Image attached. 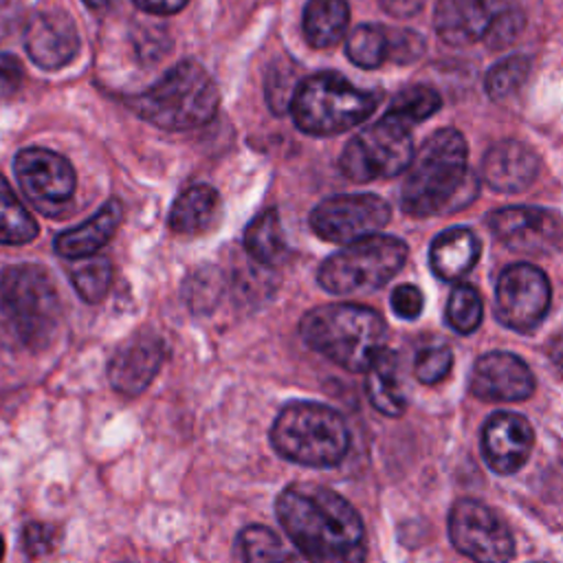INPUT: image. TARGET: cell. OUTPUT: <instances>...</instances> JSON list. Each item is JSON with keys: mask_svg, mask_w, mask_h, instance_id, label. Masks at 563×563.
Segmentation results:
<instances>
[{"mask_svg": "<svg viewBox=\"0 0 563 563\" xmlns=\"http://www.w3.org/2000/svg\"><path fill=\"white\" fill-rule=\"evenodd\" d=\"M275 512L299 552L310 563H365V528L354 506L314 482L286 486Z\"/></svg>", "mask_w": 563, "mask_h": 563, "instance_id": "1", "label": "cell"}, {"mask_svg": "<svg viewBox=\"0 0 563 563\" xmlns=\"http://www.w3.org/2000/svg\"><path fill=\"white\" fill-rule=\"evenodd\" d=\"M477 196V178L468 172V145L462 132L442 128L413 154L400 205L416 218L451 213Z\"/></svg>", "mask_w": 563, "mask_h": 563, "instance_id": "2", "label": "cell"}, {"mask_svg": "<svg viewBox=\"0 0 563 563\" xmlns=\"http://www.w3.org/2000/svg\"><path fill=\"white\" fill-rule=\"evenodd\" d=\"M299 334L308 347L347 372H367L385 350L387 328L383 317L356 303L319 306L303 314Z\"/></svg>", "mask_w": 563, "mask_h": 563, "instance_id": "3", "label": "cell"}, {"mask_svg": "<svg viewBox=\"0 0 563 563\" xmlns=\"http://www.w3.org/2000/svg\"><path fill=\"white\" fill-rule=\"evenodd\" d=\"M218 106L220 90L213 77L191 59L169 68L130 101V108L143 121L167 132H185L209 123Z\"/></svg>", "mask_w": 563, "mask_h": 563, "instance_id": "4", "label": "cell"}, {"mask_svg": "<svg viewBox=\"0 0 563 563\" xmlns=\"http://www.w3.org/2000/svg\"><path fill=\"white\" fill-rule=\"evenodd\" d=\"M271 444L284 460L325 468L345 457L350 431L341 413L328 405L290 402L271 427Z\"/></svg>", "mask_w": 563, "mask_h": 563, "instance_id": "5", "label": "cell"}, {"mask_svg": "<svg viewBox=\"0 0 563 563\" xmlns=\"http://www.w3.org/2000/svg\"><path fill=\"white\" fill-rule=\"evenodd\" d=\"M376 95L352 86L336 73H317L297 84L290 114L312 136H334L363 123L376 110Z\"/></svg>", "mask_w": 563, "mask_h": 563, "instance_id": "6", "label": "cell"}, {"mask_svg": "<svg viewBox=\"0 0 563 563\" xmlns=\"http://www.w3.org/2000/svg\"><path fill=\"white\" fill-rule=\"evenodd\" d=\"M59 295L37 264H15L0 275V312L29 347H44L59 323Z\"/></svg>", "mask_w": 563, "mask_h": 563, "instance_id": "7", "label": "cell"}, {"mask_svg": "<svg viewBox=\"0 0 563 563\" xmlns=\"http://www.w3.org/2000/svg\"><path fill=\"white\" fill-rule=\"evenodd\" d=\"M407 251V244L394 235L363 238L330 255L319 266L317 282L332 295L376 290L402 268Z\"/></svg>", "mask_w": 563, "mask_h": 563, "instance_id": "8", "label": "cell"}, {"mask_svg": "<svg viewBox=\"0 0 563 563\" xmlns=\"http://www.w3.org/2000/svg\"><path fill=\"white\" fill-rule=\"evenodd\" d=\"M413 161L411 125L385 112L376 123L352 136L345 145L339 167L354 183L394 178L409 169Z\"/></svg>", "mask_w": 563, "mask_h": 563, "instance_id": "9", "label": "cell"}, {"mask_svg": "<svg viewBox=\"0 0 563 563\" xmlns=\"http://www.w3.org/2000/svg\"><path fill=\"white\" fill-rule=\"evenodd\" d=\"M13 172L26 200L40 213L59 218L70 209L77 176L66 156L46 147H24L13 158Z\"/></svg>", "mask_w": 563, "mask_h": 563, "instance_id": "10", "label": "cell"}, {"mask_svg": "<svg viewBox=\"0 0 563 563\" xmlns=\"http://www.w3.org/2000/svg\"><path fill=\"white\" fill-rule=\"evenodd\" d=\"M389 218V205L376 194H339L310 211V229L325 242L352 244L376 235Z\"/></svg>", "mask_w": 563, "mask_h": 563, "instance_id": "11", "label": "cell"}, {"mask_svg": "<svg viewBox=\"0 0 563 563\" xmlns=\"http://www.w3.org/2000/svg\"><path fill=\"white\" fill-rule=\"evenodd\" d=\"M449 537L475 563H508L515 541L508 526L482 501L460 499L449 512Z\"/></svg>", "mask_w": 563, "mask_h": 563, "instance_id": "12", "label": "cell"}, {"mask_svg": "<svg viewBox=\"0 0 563 563\" xmlns=\"http://www.w3.org/2000/svg\"><path fill=\"white\" fill-rule=\"evenodd\" d=\"M550 308V282L545 273L532 264L519 262L497 277L495 314L517 332L534 330Z\"/></svg>", "mask_w": 563, "mask_h": 563, "instance_id": "13", "label": "cell"}, {"mask_svg": "<svg viewBox=\"0 0 563 563\" xmlns=\"http://www.w3.org/2000/svg\"><path fill=\"white\" fill-rule=\"evenodd\" d=\"M490 231L508 249L526 255H545L563 244L561 218L541 207H504L488 216Z\"/></svg>", "mask_w": 563, "mask_h": 563, "instance_id": "14", "label": "cell"}, {"mask_svg": "<svg viewBox=\"0 0 563 563\" xmlns=\"http://www.w3.org/2000/svg\"><path fill=\"white\" fill-rule=\"evenodd\" d=\"M79 44L77 26L64 9H42L26 20L24 51L44 70H55L73 62Z\"/></svg>", "mask_w": 563, "mask_h": 563, "instance_id": "15", "label": "cell"}, {"mask_svg": "<svg viewBox=\"0 0 563 563\" xmlns=\"http://www.w3.org/2000/svg\"><path fill=\"white\" fill-rule=\"evenodd\" d=\"M512 9V0H438L433 24L446 44L466 46L486 42L497 20Z\"/></svg>", "mask_w": 563, "mask_h": 563, "instance_id": "16", "label": "cell"}, {"mask_svg": "<svg viewBox=\"0 0 563 563\" xmlns=\"http://www.w3.org/2000/svg\"><path fill=\"white\" fill-rule=\"evenodd\" d=\"M468 389L479 400L517 402L532 396L534 376L517 354L488 352L475 361Z\"/></svg>", "mask_w": 563, "mask_h": 563, "instance_id": "17", "label": "cell"}, {"mask_svg": "<svg viewBox=\"0 0 563 563\" xmlns=\"http://www.w3.org/2000/svg\"><path fill=\"white\" fill-rule=\"evenodd\" d=\"M165 361V343L154 332H136L112 354L110 385L123 396H139L150 387Z\"/></svg>", "mask_w": 563, "mask_h": 563, "instance_id": "18", "label": "cell"}, {"mask_svg": "<svg viewBox=\"0 0 563 563\" xmlns=\"http://www.w3.org/2000/svg\"><path fill=\"white\" fill-rule=\"evenodd\" d=\"M532 442V424L521 413L497 411L482 429L484 460L499 475L517 473L528 462Z\"/></svg>", "mask_w": 563, "mask_h": 563, "instance_id": "19", "label": "cell"}, {"mask_svg": "<svg viewBox=\"0 0 563 563\" xmlns=\"http://www.w3.org/2000/svg\"><path fill=\"white\" fill-rule=\"evenodd\" d=\"M537 174L539 156L534 150L515 139L495 143L482 161V176L486 185L499 194H519L528 189Z\"/></svg>", "mask_w": 563, "mask_h": 563, "instance_id": "20", "label": "cell"}, {"mask_svg": "<svg viewBox=\"0 0 563 563\" xmlns=\"http://www.w3.org/2000/svg\"><path fill=\"white\" fill-rule=\"evenodd\" d=\"M121 220H123V207L117 198H112L84 224L57 233L55 251L68 260L90 257L110 242Z\"/></svg>", "mask_w": 563, "mask_h": 563, "instance_id": "21", "label": "cell"}, {"mask_svg": "<svg viewBox=\"0 0 563 563\" xmlns=\"http://www.w3.org/2000/svg\"><path fill=\"white\" fill-rule=\"evenodd\" d=\"M479 257V240L471 229L453 227L442 231L429 249L431 271L444 279L455 282L466 275Z\"/></svg>", "mask_w": 563, "mask_h": 563, "instance_id": "22", "label": "cell"}, {"mask_svg": "<svg viewBox=\"0 0 563 563\" xmlns=\"http://www.w3.org/2000/svg\"><path fill=\"white\" fill-rule=\"evenodd\" d=\"M220 211V194L211 185H191L172 205L167 227L178 235H198L213 227Z\"/></svg>", "mask_w": 563, "mask_h": 563, "instance_id": "23", "label": "cell"}, {"mask_svg": "<svg viewBox=\"0 0 563 563\" xmlns=\"http://www.w3.org/2000/svg\"><path fill=\"white\" fill-rule=\"evenodd\" d=\"M365 391L374 409H378L380 413L400 416L405 411L407 398L398 374V356L391 350L385 347L367 367Z\"/></svg>", "mask_w": 563, "mask_h": 563, "instance_id": "24", "label": "cell"}, {"mask_svg": "<svg viewBox=\"0 0 563 563\" xmlns=\"http://www.w3.org/2000/svg\"><path fill=\"white\" fill-rule=\"evenodd\" d=\"M350 22L347 0H308L303 9V35L314 48L336 44Z\"/></svg>", "mask_w": 563, "mask_h": 563, "instance_id": "25", "label": "cell"}, {"mask_svg": "<svg viewBox=\"0 0 563 563\" xmlns=\"http://www.w3.org/2000/svg\"><path fill=\"white\" fill-rule=\"evenodd\" d=\"M244 249L260 264H275L284 253V231L275 209L262 211L244 231Z\"/></svg>", "mask_w": 563, "mask_h": 563, "instance_id": "26", "label": "cell"}, {"mask_svg": "<svg viewBox=\"0 0 563 563\" xmlns=\"http://www.w3.org/2000/svg\"><path fill=\"white\" fill-rule=\"evenodd\" d=\"M37 222L0 176V244H26L37 235Z\"/></svg>", "mask_w": 563, "mask_h": 563, "instance_id": "27", "label": "cell"}, {"mask_svg": "<svg viewBox=\"0 0 563 563\" xmlns=\"http://www.w3.org/2000/svg\"><path fill=\"white\" fill-rule=\"evenodd\" d=\"M242 563H297L295 554L266 526H246L238 534Z\"/></svg>", "mask_w": 563, "mask_h": 563, "instance_id": "28", "label": "cell"}, {"mask_svg": "<svg viewBox=\"0 0 563 563\" xmlns=\"http://www.w3.org/2000/svg\"><path fill=\"white\" fill-rule=\"evenodd\" d=\"M389 31L378 24H358L345 42L347 57L361 68H378L389 57Z\"/></svg>", "mask_w": 563, "mask_h": 563, "instance_id": "29", "label": "cell"}, {"mask_svg": "<svg viewBox=\"0 0 563 563\" xmlns=\"http://www.w3.org/2000/svg\"><path fill=\"white\" fill-rule=\"evenodd\" d=\"M68 277L73 288L86 303H97L108 295L112 284V264L103 255H90L70 266Z\"/></svg>", "mask_w": 563, "mask_h": 563, "instance_id": "30", "label": "cell"}, {"mask_svg": "<svg viewBox=\"0 0 563 563\" xmlns=\"http://www.w3.org/2000/svg\"><path fill=\"white\" fill-rule=\"evenodd\" d=\"M482 297L475 286L457 284L446 301V321L460 334H471L482 323Z\"/></svg>", "mask_w": 563, "mask_h": 563, "instance_id": "31", "label": "cell"}, {"mask_svg": "<svg viewBox=\"0 0 563 563\" xmlns=\"http://www.w3.org/2000/svg\"><path fill=\"white\" fill-rule=\"evenodd\" d=\"M442 106L440 95L429 86H409L396 95L391 106L387 108L389 114L402 119L407 125H416L429 119Z\"/></svg>", "mask_w": 563, "mask_h": 563, "instance_id": "32", "label": "cell"}, {"mask_svg": "<svg viewBox=\"0 0 563 563\" xmlns=\"http://www.w3.org/2000/svg\"><path fill=\"white\" fill-rule=\"evenodd\" d=\"M530 70V62L523 55H510L488 68L484 88L490 99H506L521 88Z\"/></svg>", "mask_w": 563, "mask_h": 563, "instance_id": "33", "label": "cell"}, {"mask_svg": "<svg viewBox=\"0 0 563 563\" xmlns=\"http://www.w3.org/2000/svg\"><path fill=\"white\" fill-rule=\"evenodd\" d=\"M453 365V354L446 345H431V347H422L416 356L413 363V372L416 378L424 385H435L442 378H446L449 369Z\"/></svg>", "mask_w": 563, "mask_h": 563, "instance_id": "34", "label": "cell"}, {"mask_svg": "<svg viewBox=\"0 0 563 563\" xmlns=\"http://www.w3.org/2000/svg\"><path fill=\"white\" fill-rule=\"evenodd\" d=\"M55 543H57V532L46 523H29L22 530L24 552L33 559L48 554L55 548Z\"/></svg>", "mask_w": 563, "mask_h": 563, "instance_id": "35", "label": "cell"}, {"mask_svg": "<svg viewBox=\"0 0 563 563\" xmlns=\"http://www.w3.org/2000/svg\"><path fill=\"white\" fill-rule=\"evenodd\" d=\"M391 310L400 317V319H418L420 312H422V306H424V297L420 292L418 286L413 284H400L394 288L391 292Z\"/></svg>", "mask_w": 563, "mask_h": 563, "instance_id": "36", "label": "cell"}, {"mask_svg": "<svg viewBox=\"0 0 563 563\" xmlns=\"http://www.w3.org/2000/svg\"><path fill=\"white\" fill-rule=\"evenodd\" d=\"M389 44H391V51H389V57H396L398 62H411L416 59L420 53H422V40L411 33V31H396V33H389Z\"/></svg>", "mask_w": 563, "mask_h": 563, "instance_id": "37", "label": "cell"}, {"mask_svg": "<svg viewBox=\"0 0 563 563\" xmlns=\"http://www.w3.org/2000/svg\"><path fill=\"white\" fill-rule=\"evenodd\" d=\"M22 77V64L9 53H0V97L13 95L20 88Z\"/></svg>", "mask_w": 563, "mask_h": 563, "instance_id": "38", "label": "cell"}, {"mask_svg": "<svg viewBox=\"0 0 563 563\" xmlns=\"http://www.w3.org/2000/svg\"><path fill=\"white\" fill-rule=\"evenodd\" d=\"M139 9L147 11V13H156V15H172L178 13L187 0H132Z\"/></svg>", "mask_w": 563, "mask_h": 563, "instance_id": "39", "label": "cell"}, {"mask_svg": "<svg viewBox=\"0 0 563 563\" xmlns=\"http://www.w3.org/2000/svg\"><path fill=\"white\" fill-rule=\"evenodd\" d=\"M548 354H550V358L554 361V365L563 372V332H559V334L552 339Z\"/></svg>", "mask_w": 563, "mask_h": 563, "instance_id": "40", "label": "cell"}, {"mask_svg": "<svg viewBox=\"0 0 563 563\" xmlns=\"http://www.w3.org/2000/svg\"><path fill=\"white\" fill-rule=\"evenodd\" d=\"M84 2H86V7H90L92 11H101V9L110 7V4L117 2V0H84Z\"/></svg>", "mask_w": 563, "mask_h": 563, "instance_id": "41", "label": "cell"}, {"mask_svg": "<svg viewBox=\"0 0 563 563\" xmlns=\"http://www.w3.org/2000/svg\"><path fill=\"white\" fill-rule=\"evenodd\" d=\"M2 554H4V541H2V537H0V561H2Z\"/></svg>", "mask_w": 563, "mask_h": 563, "instance_id": "42", "label": "cell"}]
</instances>
